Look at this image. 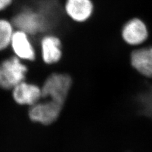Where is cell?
<instances>
[{"mask_svg": "<svg viewBox=\"0 0 152 152\" xmlns=\"http://www.w3.org/2000/svg\"><path fill=\"white\" fill-rule=\"evenodd\" d=\"M72 80L66 74L54 73L46 79L41 88L42 97L64 105L72 87Z\"/></svg>", "mask_w": 152, "mask_h": 152, "instance_id": "6da1fadb", "label": "cell"}, {"mask_svg": "<svg viewBox=\"0 0 152 152\" xmlns=\"http://www.w3.org/2000/svg\"><path fill=\"white\" fill-rule=\"evenodd\" d=\"M27 69L17 57H12L0 64V88L13 89L23 82Z\"/></svg>", "mask_w": 152, "mask_h": 152, "instance_id": "7a4b0ae2", "label": "cell"}, {"mask_svg": "<svg viewBox=\"0 0 152 152\" xmlns=\"http://www.w3.org/2000/svg\"><path fill=\"white\" fill-rule=\"evenodd\" d=\"M13 23L20 31L34 34L45 31L50 26V22L39 12L23 10L14 17Z\"/></svg>", "mask_w": 152, "mask_h": 152, "instance_id": "3957f363", "label": "cell"}, {"mask_svg": "<svg viewBox=\"0 0 152 152\" xmlns=\"http://www.w3.org/2000/svg\"><path fill=\"white\" fill-rule=\"evenodd\" d=\"M63 105L51 100L37 102L28 111L30 119L42 125H50L56 121L60 115Z\"/></svg>", "mask_w": 152, "mask_h": 152, "instance_id": "277c9868", "label": "cell"}, {"mask_svg": "<svg viewBox=\"0 0 152 152\" xmlns=\"http://www.w3.org/2000/svg\"><path fill=\"white\" fill-rule=\"evenodd\" d=\"M148 28L145 23L139 18H132L124 26L122 36L127 44L137 46L144 42L148 37Z\"/></svg>", "mask_w": 152, "mask_h": 152, "instance_id": "5b68a950", "label": "cell"}, {"mask_svg": "<svg viewBox=\"0 0 152 152\" xmlns=\"http://www.w3.org/2000/svg\"><path fill=\"white\" fill-rule=\"evenodd\" d=\"M13 97L18 104L32 106L42 97L41 88L23 81L13 89Z\"/></svg>", "mask_w": 152, "mask_h": 152, "instance_id": "8992f818", "label": "cell"}, {"mask_svg": "<svg viewBox=\"0 0 152 152\" xmlns=\"http://www.w3.org/2000/svg\"><path fill=\"white\" fill-rule=\"evenodd\" d=\"M65 10L72 20L83 22L91 16L93 4L91 0H66Z\"/></svg>", "mask_w": 152, "mask_h": 152, "instance_id": "52a82bcc", "label": "cell"}, {"mask_svg": "<svg viewBox=\"0 0 152 152\" xmlns=\"http://www.w3.org/2000/svg\"><path fill=\"white\" fill-rule=\"evenodd\" d=\"M131 65L140 74L152 77V46L134 51L131 56Z\"/></svg>", "mask_w": 152, "mask_h": 152, "instance_id": "ba28073f", "label": "cell"}, {"mask_svg": "<svg viewBox=\"0 0 152 152\" xmlns=\"http://www.w3.org/2000/svg\"><path fill=\"white\" fill-rule=\"evenodd\" d=\"M11 43L14 52L19 58L30 61L35 59L34 49L24 32L17 31L14 33Z\"/></svg>", "mask_w": 152, "mask_h": 152, "instance_id": "9c48e42d", "label": "cell"}, {"mask_svg": "<svg viewBox=\"0 0 152 152\" xmlns=\"http://www.w3.org/2000/svg\"><path fill=\"white\" fill-rule=\"evenodd\" d=\"M42 57L47 64H53L61 57V45L60 40L54 36H47L41 41Z\"/></svg>", "mask_w": 152, "mask_h": 152, "instance_id": "30bf717a", "label": "cell"}, {"mask_svg": "<svg viewBox=\"0 0 152 152\" xmlns=\"http://www.w3.org/2000/svg\"><path fill=\"white\" fill-rule=\"evenodd\" d=\"M10 23L5 20H0V51L10 45L12 39L13 31Z\"/></svg>", "mask_w": 152, "mask_h": 152, "instance_id": "8fae6325", "label": "cell"}, {"mask_svg": "<svg viewBox=\"0 0 152 152\" xmlns=\"http://www.w3.org/2000/svg\"><path fill=\"white\" fill-rule=\"evenodd\" d=\"M12 0H0V10L5 8L11 3Z\"/></svg>", "mask_w": 152, "mask_h": 152, "instance_id": "7c38bea8", "label": "cell"}]
</instances>
